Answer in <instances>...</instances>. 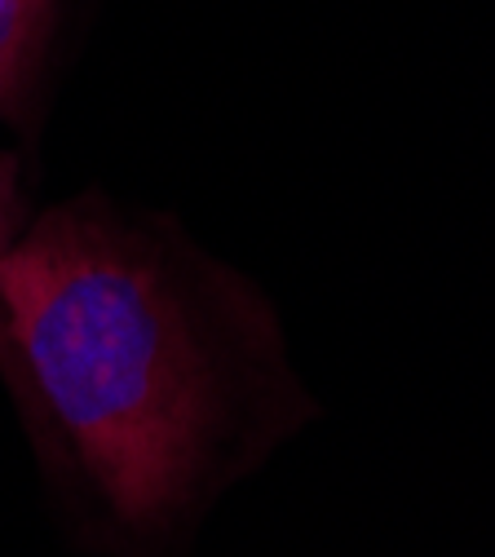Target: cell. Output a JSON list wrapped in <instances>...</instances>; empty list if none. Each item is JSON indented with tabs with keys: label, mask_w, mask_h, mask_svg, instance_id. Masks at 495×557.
Instances as JSON below:
<instances>
[{
	"label": "cell",
	"mask_w": 495,
	"mask_h": 557,
	"mask_svg": "<svg viewBox=\"0 0 495 557\" xmlns=\"http://www.w3.org/2000/svg\"><path fill=\"white\" fill-rule=\"evenodd\" d=\"M0 376L76 527L128 553L186 535L314 411L257 284L102 195L0 257Z\"/></svg>",
	"instance_id": "6da1fadb"
},
{
	"label": "cell",
	"mask_w": 495,
	"mask_h": 557,
	"mask_svg": "<svg viewBox=\"0 0 495 557\" xmlns=\"http://www.w3.org/2000/svg\"><path fill=\"white\" fill-rule=\"evenodd\" d=\"M23 190H18V164L10 156H0V257L10 252V244L23 231Z\"/></svg>",
	"instance_id": "3957f363"
},
{
	"label": "cell",
	"mask_w": 495,
	"mask_h": 557,
	"mask_svg": "<svg viewBox=\"0 0 495 557\" xmlns=\"http://www.w3.org/2000/svg\"><path fill=\"white\" fill-rule=\"evenodd\" d=\"M62 0H0V115L18 120L40 85Z\"/></svg>",
	"instance_id": "7a4b0ae2"
}]
</instances>
